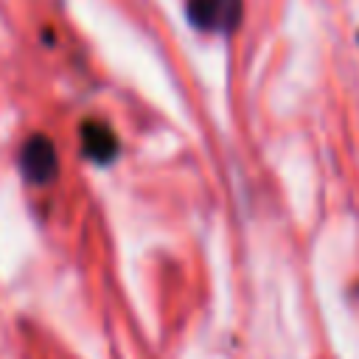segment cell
<instances>
[{"instance_id":"1","label":"cell","mask_w":359,"mask_h":359,"mask_svg":"<svg viewBox=\"0 0 359 359\" xmlns=\"http://www.w3.org/2000/svg\"><path fill=\"white\" fill-rule=\"evenodd\" d=\"M241 0H188V17L199 31L227 34L241 20Z\"/></svg>"},{"instance_id":"2","label":"cell","mask_w":359,"mask_h":359,"mask_svg":"<svg viewBox=\"0 0 359 359\" xmlns=\"http://www.w3.org/2000/svg\"><path fill=\"white\" fill-rule=\"evenodd\" d=\"M20 165H22V174L25 180L31 182H48L56 171V151L50 146L48 137H31L22 149V157H20Z\"/></svg>"}]
</instances>
